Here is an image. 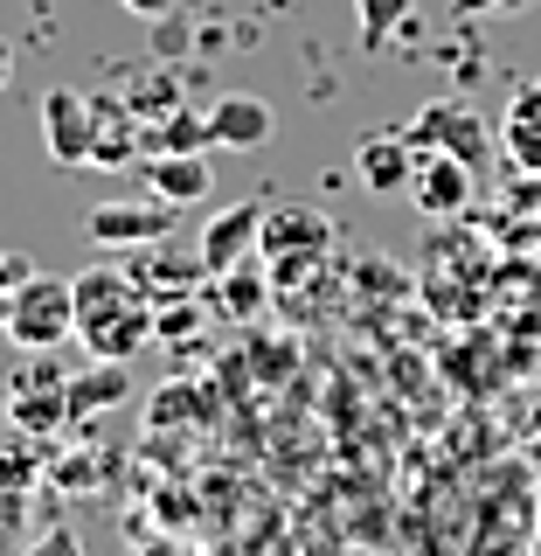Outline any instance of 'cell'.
Returning a JSON list of instances; mask_svg holds the SVG:
<instances>
[{"label": "cell", "mask_w": 541, "mask_h": 556, "mask_svg": "<svg viewBox=\"0 0 541 556\" xmlns=\"http://www.w3.org/2000/svg\"><path fill=\"white\" fill-rule=\"evenodd\" d=\"M22 355H49L56 341H77V278L69 271H28L8 292V327Z\"/></svg>", "instance_id": "1"}, {"label": "cell", "mask_w": 541, "mask_h": 556, "mask_svg": "<svg viewBox=\"0 0 541 556\" xmlns=\"http://www.w3.org/2000/svg\"><path fill=\"white\" fill-rule=\"evenodd\" d=\"M98 251H153V243L173 237V202L160 195H126V202H98L83 216Z\"/></svg>", "instance_id": "2"}, {"label": "cell", "mask_w": 541, "mask_h": 556, "mask_svg": "<svg viewBox=\"0 0 541 556\" xmlns=\"http://www.w3.org/2000/svg\"><path fill=\"white\" fill-rule=\"evenodd\" d=\"M8 417L28 439L63 431L69 425V376L49 369V355H28V369H14V382H8Z\"/></svg>", "instance_id": "3"}, {"label": "cell", "mask_w": 541, "mask_h": 556, "mask_svg": "<svg viewBox=\"0 0 541 556\" xmlns=\"http://www.w3.org/2000/svg\"><path fill=\"white\" fill-rule=\"evenodd\" d=\"M42 147L56 167H91L98 153V98L69 91V84H56V91H42Z\"/></svg>", "instance_id": "4"}, {"label": "cell", "mask_w": 541, "mask_h": 556, "mask_svg": "<svg viewBox=\"0 0 541 556\" xmlns=\"http://www.w3.org/2000/svg\"><path fill=\"white\" fill-rule=\"evenodd\" d=\"M410 147L416 153H459V161H486V147H493V132H486V118H473L459 98H438V104H424V112L410 118Z\"/></svg>", "instance_id": "5"}, {"label": "cell", "mask_w": 541, "mask_h": 556, "mask_svg": "<svg viewBox=\"0 0 541 556\" xmlns=\"http://www.w3.org/2000/svg\"><path fill=\"white\" fill-rule=\"evenodd\" d=\"M410 202H416V216H430V223L465 216V208H473V161H459V153H416Z\"/></svg>", "instance_id": "6"}, {"label": "cell", "mask_w": 541, "mask_h": 556, "mask_svg": "<svg viewBox=\"0 0 541 556\" xmlns=\"http://www.w3.org/2000/svg\"><path fill=\"white\" fill-rule=\"evenodd\" d=\"M69 278H77V341L98 334V327H112L118 313H132L146 300L139 271H126V265H91V271H69Z\"/></svg>", "instance_id": "7"}, {"label": "cell", "mask_w": 541, "mask_h": 556, "mask_svg": "<svg viewBox=\"0 0 541 556\" xmlns=\"http://www.w3.org/2000/svg\"><path fill=\"white\" fill-rule=\"evenodd\" d=\"M257 237H265V202H230V208H216V216H208V230H202V265H208V278L230 271V265H243V257L257 251Z\"/></svg>", "instance_id": "8"}, {"label": "cell", "mask_w": 541, "mask_h": 556, "mask_svg": "<svg viewBox=\"0 0 541 556\" xmlns=\"http://www.w3.org/2000/svg\"><path fill=\"white\" fill-rule=\"evenodd\" d=\"M271 132H278L271 104H265V98H250V91H230V98H216V104H208V139H216V147L250 153V147H265Z\"/></svg>", "instance_id": "9"}, {"label": "cell", "mask_w": 541, "mask_h": 556, "mask_svg": "<svg viewBox=\"0 0 541 556\" xmlns=\"http://www.w3.org/2000/svg\"><path fill=\"white\" fill-rule=\"evenodd\" d=\"M139 174H146V195H160L173 208H195L208 195V181H216V174H208V153H146Z\"/></svg>", "instance_id": "10"}, {"label": "cell", "mask_w": 541, "mask_h": 556, "mask_svg": "<svg viewBox=\"0 0 541 556\" xmlns=\"http://www.w3.org/2000/svg\"><path fill=\"white\" fill-rule=\"evenodd\" d=\"M355 174H361V188H375V195H410V174H416V147H410V132L361 139Z\"/></svg>", "instance_id": "11"}, {"label": "cell", "mask_w": 541, "mask_h": 556, "mask_svg": "<svg viewBox=\"0 0 541 556\" xmlns=\"http://www.w3.org/2000/svg\"><path fill=\"white\" fill-rule=\"evenodd\" d=\"M139 167L146 161V118L132 112L126 98H98V153H91V167Z\"/></svg>", "instance_id": "12"}, {"label": "cell", "mask_w": 541, "mask_h": 556, "mask_svg": "<svg viewBox=\"0 0 541 556\" xmlns=\"http://www.w3.org/2000/svg\"><path fill=\"white\" fill-rule=\"evenodd\" d=\"M160 341V306L139 300L132 313H118L112 327H98V334H83V348H91V362H132L139 348Z\"/></svg>", "instance_id": "13"}, {"label": "cell", "mask_w": 541, "mask_h": 556, "mask_svg": "<svg viewBox=\"0 0 541 556\" xmlns=\"http://www.w3.org/2000/svg\"><path fill=\"white\" fill-rule=\"evenodd\" d=\"M126 396H132L126 362H91L83 376H69V425H77V417H91V410H118Z\"/></svg>", "instance_id": "14"}, {"label": "cell", "mask_w": 541, "mask_h": 556, "mask_svg": "<svg viewBox=\"0 0 541 556\" xmlns=\"http://www.w3.org/2000/svg\"><path fill=\"white\" fill-rule=\"evenodd\" d=\"M271 300V271H257V265H230V271H216V306L230 313V320H257Z\"/></svg>", "instance_id": "15"}, {"label": "cell", "mask_w": 541, "mask_h": 556, "mask_svg": "<svg viewBox=\"0 0 541 556\" xmlns=\"http://www.w3.org/2000/svg\"><path fill=\"white\" fill-rule=\"evenodd\" d=\"M500 147L514 153L520 167H541V91H520L507 126H500Z\"/></svg>", "instance_id": "16"}, {"label": "cell", "mask_w": 541, "mask_h": 556, "mask_svg": "<svg viewBox=\"0 0 541 556\" xmlns=\"http://www.w3.org/2000/svg\"><path fill=\"white\" fill-rule=\"evenodd\" d=\"M208 112H167L160 126H146V153H208Z\"/></svg>", "instance_id": "17"}, {"label": "cell", "mask_w": 541, "mask_h": 556, "mask_svg": "<svg viewBox=\"0 0 541 556\" xmlns=\"http://www.w3.org/2000/svg\"><path fill=\"white\" fill-rule=\"evenodd\" d=\"M416 14V0H355V28H361V49H382L389 35H403Z\"/></svg>", "instance_id": "18"}, {"label": "cell", "mask_w": 541, "mask_h": 556, "mask_svg": "<svg viewBox=\"0 0 541 556\" xmlns=\"http://www.w3.org/2000/svg\"><path fill=\"white\" fill-rule=\"evenodd\" d=\"M126 104H132V112H139V118H146V126H160V118H167V112H181V84H173V77H167V70H153V77H146V84H139V91H132Z\"/></svg>", "instance_id": "19"}, {"label": "cell", "mask_w": 541, "mask_h": 556, "mask_svg": "<svg viewBox=\"0 0 541 556\" xmlns=\"http://www.w3.org/2000/svg\"><path fill=\"white\" fill-rule=\"evenodd\" d=\"M28 480H35V445H28V439H8V431H0V501L22 494Z\"/></svg>", "instance_id": "20"}, {"label": "cell", "mask_w": 541, "mask_h": 556, "mask_svg": "<svg viewBox=\"0 0 541 556\" xmlns=\"http://www.w3.org/2000/svg\"><path fill=\"white\" fill-rule=\"evenodd\" d=\"M28 556H83V543H77V529H63V521H56V529H42L28 543Z\"/></svg>", "instance_id": "21"}, {"label": "cell", "mask_w": 541, "mask_h": 556, "mask_svg": "<svg viewBox=\"0 0 541 556\" xmlns=\"http://www.w3.org/2000/svg\"><path fill=\"white\" fill-rule=\"evenodd\" d=\"M202 313L195 306H160V341H188V327H195Z\"/></svg>", "instance_id": "22"}, {"label": "cell", "mask_w": 541, "mask_h": 556, "mask_svg": "<svg viewBox=\"0 0 541 556\" xmlns=\"http://www.w3.org/2000/svg\"><path fill=\"white\" fill-rule=\"evenodd\" d=\"M35 265H22V257H0V327H8V292H14V278H28Z\"/></svg>", "instance_id": "23"}, {"label": "cell", "mask_w": 541, "mask_h": 556, "mask_svg": "<svg viewBox=\"0 0 541 556\" xmlns=\"http://www.w3.org/2000/svg\"><path fill=\"white\" fill-rule=\"evenodd\" d=\"M118 8H126V14H139V22H167V14L181 8V0H118Z\"/></svg>", "instance_id": "24"}, {"label": "cell", "mask_w": 541, "mask_h": 556, "mask_svg": "<svg viewBox=\"0 0 541 556\" xmlns=\"http://www.w3.org/2000/svg\"><path fill=\"white\" fill-rule=\"evenodd\" d=\"M528 0H465V14H520Z\"/></svg>", "instance_id": "25"}, {"label": "cell", "mask_w": 541, "mask_h": 556, "mask_svg": "<svg viewBox=\"0 0 541 556\" xmlns=\"http://www.w3.org/2000/svg\"><path fill=\"white\" fill-rule=\"evenodd\" d=\"M8 77H14V49L0 42V91H8Z\"/></svg>", "instance_id": "26"}]
</instances>
